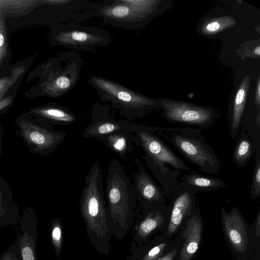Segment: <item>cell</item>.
<instances>
[{
	"mask_svg": "<svg viewBox=\"0 0 260 260\" xmlns=\"http://www.w3.org/2000/svg\"><path fill=\"white\" fill-rule=\"evenodd\" d=\"M158 127L131 123L133 141L144 151L140 156L161 186L166 196L172 195L180 187L177 180L189 168L157 135Z\"/></svg>",
	"mask_w": 260,
	"mask_h": 260,
	"instance_id": "obj_1",
	"label": "cell"
},
{
	"mask_svg": "<svg viewBox=\"0 0 260 260\" xmlns=\"http://www.w3.org/2000/svg\"><path fill=\"white\" fill-rule=\"evenodd\" d=\"M156 134L170 143L190 164L202 172L214 174L219 171L220 160L200 129L158 127Z\"/></svg>",
	"mask_w": 260,
	"mask_h": 260,
	"instance_id": "obj_2",
	"label": "cell"
},
{
	"mask_svg": "<svg viewBox=\"0 0 260 260\" xmlns=\"http://www.w3.org/2000/svg\"><path fill=\"white\" fill-rule=\"evenodd\" d=\"M103 102H108L119 114L130 119L144 117L160 107L159 100L142 95L113 80L97 75L88 78Z\"/></svg>",
	"mask_w": 260,
	"mask_h": 260,
	"instance_id": "obj_3",
	"label": "cell"
},
{
	"mask_svg": "<svg viewBox=\"0 0 260 260\" xmlns=\"http://www.w3.org/2000/svg\"><path fill=\"white\" fill-rule=\"evenodd\" d=\"M79 205L88 229L102 239L106 237L108 233L107 216L109 211L104 199L103 172L97 161L93 163L85 176Z\"/></svg>",
	"mask_w": 260,
	"mask_h": 260,
	"instance_id": "obj_4",
	"label": "cell"
},
{
	"mask_svg": "<svg viewBox=\"0 0 260 260\" xmlns=\"http://www.w3.org/2000/svg\"><path fill=\"white\" fill-rule=\"evenodd\" d=\"M159 2L149 0L104 1L98 4L97 17L114 26L139 29L155 16Z\"/></svg>",
	"mask_w": 260,
	"mask_h": 260,
	"instance_id": "obj_5",
	"label": "cell"
},
{
	"mask_svg": "<svg viewBox=\"0 0 260 260\" xmlns=\"http://www.w3.org/2000/svg\"><path fill=\"white\" fill-rule=\"evenodd\" d=\"M106 193L110 217L124 226L133 216L136 194L133 184L123 167L113 159L108 170Z\"/></svg>",
	"mask_w": 260,
	"mask_h": 260,
	"instance_id": "obj_6",
	"label": "cell"
},
{
	"mask_svg": "<svg viewBox=\"0 0 260 260\" xmlns=\"http://www.w3.org/2000/svg\"><path fill=\"white\" fill-rule=\"evenodd\" d=\"M82 64L81 56L74 51L63 52L51 59L46 64L41 94L58 98L68 93L76 85Z\"/></svg>",
	"mask_w": 260,
	"mask_h": 260,
	"instance_id": "obj_7",
	"label": "cell"
},
{
	"mask_svg": "<svg viewBox=\"0 0 260 260\" xmlns=\"http://www.w3.org/2000/svg\"><path fill=\"white\" fill-rule=\"evenodd\" d=\"M51 38L52 43L55 45L85 51L107 46L111 41V36L106 29L73 22L57 24Z\"/></svg>",
	"mask_w": 260,
	"mask_h": 260,
	"instance_id": "obj_8",
	"label": "cell"
},
{
	"mask_svg": "<svg viewBox=\"0 0 260 260\" xmlns=\"http://www.w3.org/2000/svg\"><path fill=\"white\" fill-rule=\"evenodd\" d=\"M159 101L164 109L161 117L171 123L205 129L211 126L219 115L218 111L210 107L167 99Z\"/></svg>",
	"mask_w": 260,
	"mask_h": 260,
	"instance_id": "obj_9",
	"label": "cell"
},
{
	"mask_svg": "<svg viewBox=\"0 0 260 260\" xmlns=\"http://www.w3.org/2000/svg\"><path fill=\"white\" fill-rule=\"evenodd\" d=\"M110 107L99 103L94 104L91 110V121L84 131L82 137L97 139L106 135L117 132H129L128 119L116 120L110 114Z\"/></svg>",
	"mask_w": 260,
	"mask_h": 260,
	"instance_id": "obj_10",
	"label": "cell"
},
{
	"mask_svg": "<svg viewBox=\"0 0 260 260\" xmlns=\"http://www.w3.org/2000/svg\"><path fill=\"white\" fill-rule=\"evenodd\" d=\"M135 162L138 168L133 175L136 196L146 209L163 204L165 194L161 187L154 181L139 158Z\"/></svg>",
	"mask_w": 260,
	"mask_h": 260,
	"instance_id": "obj_11",
	"label": "cell"
},
{
	"mask_svg": "<svg viewBox=\"0 0 260 260\" xmlns=\"http://www.w3.org/2000/svg\"><path fill=\"white\" fill-rule=\"evenodd\" d=\"M22 136L37 150L47 154L58 146L65 139L67 133L52 129L50 126H40L26 121L20 123Z\"/></svg>",
	"mask_w": 260,
	"mask_h": 260,
	"instance_id": "obj_12",
	"label": "cell"
},
{
	"mask_svg": "<svg viewBox=\"0 0 260 260\" xmlns=\"http://www.w3.org/2000/svg\"><path fill=\"white\" fill-rule=\"evenodd\" d=\"M196 193L190 189L180 186L172 194V201L169 205L168 232L170 234L175 232L184 219L194 210Z\"/></svg>",
	"mask_w": 260,
	"mask_h": 260,
	"instance_id": "obj_13",
	"label": "cell"
},
{
	"mask_svg": "<svg viewBox=\"0 0 260 260\" xmlns=\"http://www.w3.org/2000/svg\"><path fill=\"white\" fill-rule=\"evenodd\" d=\"M222 218L227 237L233 246L239 251L244 252L247 247L248 237L243 218L236 208L227 213L221 210Z\"/></svg>",
	"mask_w": 260,
	"mask_h": 260,
	"instance_id": "obj_14",
	"label": "cell"
},
{
	"mask_svg": "<svg viewBox=\"0 0 260 260\" xmlns=\"http://www.w3.org/2000/svg\"><path fill=\"white\" fill-rule=\"evenodd\" d=\"M249 83V77H246L241 82L229 108L228 125L233 141L237 140L241 129V120L245 108Z\"/></svg>",
	"mask_w": 260,
	"mask_h": 260,
	"instance_id": "obj_15",
	"label": "cell"
},
{
	"mask_svg": "<svg viewBox=\"0 0 260 260\" xmlns=\"http://www.w3.org/2000/svg\"><path fill=\"white\" fill-rule=\"evenodd\" d=\"M199 211L198 209H194L187 221L185 242L181 251L180 260H189L198 250L202 233Z\"/></svg>",
	"mask_w": 260,
	"mask_h": 260,
	"instance_id": "obj_16",
	"label": "cell"
},
{
	"mask_svg": "<svg viewBox=\"0 0 260 260\" xmlns=\"http://www.w3.org/2000/svg\"><path fill=\"white\" fill-rule=\"evenodd\" d=\"M223 180L211 176L202 175L195 172H191L181 177L179 185L198 192L217 190L226 186Z\"/></svg>",
	"mask_w": 260,
	"mask_h": 260,
	"instance_id": "obj_17",
	"label": "cell"
},
{
	"mask_svg": "<svg viewBox=\"0 0 260 260\" xmlns=\"http://www.w3.org/2000/svg\"><path fill=\"white\" fill-rule=\"evenodd\" d=\"M22 233L18 235L21 260H38L37 254V225L32 223L21 222Z\"/></svg>",
	"mask_w": 260,
	"mask_h": 260,
	"instance_id": "obj_18",
	"label": "cell"
},
{
	"mask_svg": "<svg viewBox=\"0 0 260 260\" xmlns=\"http://www.w3.org/2000/svg\"><path fill=\"white\" fill-rule=\"evenodd\" d=\"M36 115L56 124L67 125L76 120L75 114L69 108L60 106H49L35 109Z\"/></svg>",
	"mask_w": 260,
	"mask_h": 260,
	"instance_id": "obj_19",
	"label": "cell"
},
{
	"mask_svg": "<svg viewBox=\"0 0 260 260\" xmlns=\"http://www.w3.org/2000/svg\"><path fill=\"white\" fill-rule=\"evenodd\" d=\"M43 4L42 0H0V15L4 17H19Z\"/></svg>",
	"mask_w": 260,
	"mask_h": 260,
	"instance_id": "obj_20",
	"label": "cell"
},
{
	"mask_svg": "<svg viewBox=\"0 0 260 260\" xmlns=\"http://www.w3.org/2000/svg\"><path fill=\"white\" fill-rule=\"evenodd\" d=\"M237 140L233 151V158L235 164L242 168L249 161L256 149L251 138L242 128Z\"/></svg>",
	"mask_w": 260,
	"mask_h": 260,
	"instance_id": "obj_21",
	"label": "cell"
},
{
	"mask_svg": "<svg viewBox=\"0 0 260 260\" xmlns=\"http://www.w3.org/2000/svg\"><path fill=\"white\" fill-rule=\"evenodd\" d=\"M105 146L120 157H125L133 149L132 134L117 132L106 135L99 139Z\"/></svg>",
	"mask_w": 260,
	"mask_h": 260,
	"instance_id": "obj_22",
	"label": "cell"
},
{
	"mask_svg": "<svg viewBox=\"0 0 260 260\" xmlns=\"http://www.w3.org/2000/svg\"><path fill=\"white\" fill-rule=\"evenodd\" d=\"M24 71V66H20L13 69L9 75L0 78V101L4 99L6 93L18 80Z\"/></svg>",
	"mask_w": 260,
	"mask_h": 260,
	"instance_id": "obj_23",
	"label": "cell"
},
{
	"mask_svg": "<svg viewBox=\"0 0 260 260\" xmlns=\"http://www.w3.org/2000/svg\"><path fill=\"white\" fill-rule=\"evenodd\" d=\"M254 164L252 176L250 195L251 199H254L260 196V147L255 151Z\"/></svg>",
	"mask_w": 260,
	"mask_h": 260,
	"instance_id": "obj_24",
	"label": "cell"
},
{
	"mask_svg": "<svg viewBox=\"0 0 260 260\" xmlns=\"http://www.w3.org/2000/svg\"><path fill=\"white\" fill-rule=\"evenodd\" d=\"M8 38L5 17L0 16V67L8 54Z\"/></svg>",
	"mask_w": 260,
	"mask_h": 260,
	"instance_id": "obj_25",
	"label": "cell"
},
{
	"mask_svg": "<svg viewBox=\"0 0 260 260\" xmlns=\"http://www.w3.org/2000/svg\"><path fill=\"white\" fill-rule=\"evenodd\" d=\"M51 239L56 254L58 256L61 248L62 236L61 225L58 220L53 224L51 230Z\"/></svg>",
	"mask_w": 260,
	"mask_h": 260,
	"instance_id": "obj_26",
	"label": "cell"
},
{
	"mask_svg": "<svg viewBox=\"0 0 260 260\" xmlns=\"http://www.w3.org/2000/svg\"><path fill=\"white\" fill-rule=\"evenodd\" d=\"M0 260H21L18 236L14 244L0 255Z\"/></svg>",
	"mask_w": 260,
	"mask_h": 260,
	"instance_id": "obj_27",
	"label": "cell"
},
{
	"mask_svg": "<svg viewBox=\"0 0 260 260\" xmlns=\"http://www.w3.org/2000/svg\"><path fill=\"white\" fill-rule=\"evenodd\" d=\"M166 246V243H161L151 249L142 260H157Z\"/></svg>",
	"mask_w": 260,
	"mask_h": 260,
	"instance_id": "obj_28",
	"label": "cell"
},
{
	"mask_svg": "<svg viewBox=\"0 0 260 260\" xmlns=\"http://www.w3.org/2000/svg\"><path fill=\"white\" fill-rule=\"evenodd\" d=\"M221 22L218 20H212L207 23L204 27V31L208 33L217 32L221 26Z\"/></svg>",
	"mask_w": 260,
	"mask_h": 260,
	"instance_id": "obj_29",
	"label": "cell"
},
{
	"mask_svg": "<svg viewBox=\"0 0 260 260\" xmlns=\"http://www.w3.org/2000/svg\"><path fill=\"white\" fill-rule=\"evenodd\" d=\"M12 102V98L8 96L4 98L0 101V111L9 106Z\"/></svg>",
	"mask_w": 260,
	"mask_h": 260,
	"instance_id": "obj_30",
	"label": "cell"
},
{
	"mask_svg": "<svg viewBox=\"0 0 260 260\" xmlns=\"http://www.w3.org/2000/svg\"><path fill=\"white\" fill-rule=\"evenodd\" d=\"M260 84H259V79L258 78L257 86L256 88V92H255V103L256 107L259 110V105H260V95H259V90H260Z\"/></svg>",
	"mask_w": 260,
	"mask_h": 260,
	"instance_id": "obj_31",
	"label": "cell"
},
{
	"mask_svg": "<svg viewBox=\"0 0 260 260\" xmlns=\"http://www.w3.org/2000/svg\"><path fill=\"white\" fill-rule=\"evenodd\" d=\"M176 254V250L174 249L164 256H162L157 260H173Z\"/></svg>",
	"mask_w": 260,
	"mask_h": 260,
	"instance_id": "obj_32",
	"label": "cell"
},
{
	"mask_svg": "<svg viewBox=\"0 0 260 260\" xmlns=\"http://www.w3.org/2000/svg\"><path fill=\"white\" fill-rule=\"evenodd\" d=\"M254 53L256 55H257L258 56H259V54H260V47H259V45L254 49Z\"/></svg>",
	"mask_w": 260,
	"mask_h": 260,
	"instance_id": "obj_33",
	"label": "cell"
},
{
	"mask_svg": "<svg viewBox=\"0 0 260 260\" xmlns=\"http://www.w3.org/2000/svg\"><path fill=\"white\" fill-rule=\"evenodd\" d=\"M0 16H1V15H0Z\"/></svg>",
	"mask_w": 260,
	"mask_h": 260,
	"instance_id": "obj_34",
	"label": "cell"
}]
</instances>
